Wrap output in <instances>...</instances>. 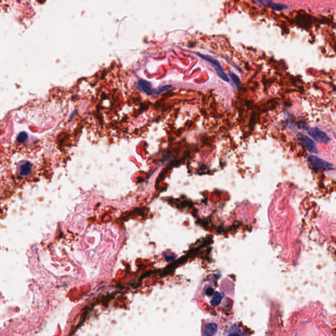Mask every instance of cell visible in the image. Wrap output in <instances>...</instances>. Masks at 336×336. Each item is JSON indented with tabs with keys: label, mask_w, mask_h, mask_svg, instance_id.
<instances>
[{
	"label": "cell",
	"mask_w": 336,
	"mask_h": 336,
	"mask_svg": "<svg viewBox=\"0 0 336 336\" xmlns=\"http://www.w3.org/2000/svg\"><path fill=\"white\" fill-rule=\"evenodd\" d=\"M217 326L214 323H210L207 324L204 328V335H213L217 333Z\"/></svg>",
	"instance_id": "cell-5"
},
{
	"label": "cell",
	"mask_w": 336,
	"mask_h": 336,
	"mask_svg": "<svg viewBox=\"0 0 336 336\" xmlns=\"http://www.w3.org/2000/svg\"><path fill=\"white\" fill-rule=\"evenodd\" d=\"M230 76H231V78L232 79V81L234 82V83L236 84V86L239 87L240 85V78L235 74H234V73H230Z\"/></svg>",
	"instance_id": "cell-8"
},
{
	"label": "cell",
	"mask_w": 336,
	"mask_h": 336,
	"mask_svg": "<svg viewBox=\"0 0 336 336\" xmlns=\"http://www.w3.org/2000/svg\"><path fill=\"white\" fill-rule=\"evenodd\" d=\"M214 290L212 289L211 288H208L206 290V294L208 296H210V295H212L214 294Z\"/></svg>",
	"instance_id": "cell-9"
},
{
	"label": "cell",
	"mask_w": 336,
	"mask_h": 336,
	"mask_svg": "<svg viewBox=\"0 0 336 336\" xmlns=\"http://www.w3.org/2000/svg\"><path fill=\"white\" fill-rule=\"evenodd\" d=\"M213 297L211 300V304L213 306H217L220 304V303L222 300V296L219 292H214V294L212 295Z\"/></svg>",
	"instance_id": "cell-6"
},
{
	"label": "cell",
	"mask_w": 336,
	"mask_h": 336,
	"mask_svg": "<svg viewBox=\"0 0 336 336\" xmlns=\"http://www.w3.org/2000/svg\"><path fill=\"white\" fill-rule=\"evenodd\" d=\"M271 5L273 9H275V10H278V11H281V10H283L284 9H287V6H286L285 5H283V4H278V3H272Z\"/></svg>",
	"instance_id": "cell-7"
},
{
	"label": "cell",
	"mask_w": 336,
	"mask_h": 336,
	"mask_svg": "<svg viewBox=\"0 0 336 336\" xmlns=\"http://www.w3.org/2000/svg\"><path fill=\"white\" fill-rule=\"evenodd\" d=\"M308 133L313 139L316 141L321 142V143H328L330 141V138L326 133H324L322 130L319 128H311L308 131Z\"/></svg>",
	"instance_id": "cell-3"
},
{
	"label": "cell",
	"mask_w": 336,
	"mask_h": 336,
	"mask_svg": "<svg viewBox=\"0 0 336 336\" xmlns=\"http://www.w3.org/2000/svg\"><path fill=\"white\" fill-rule=\"evenodd\" d=\"M309 161L313 167L316 169L320 170H331L333 166L330 162H328L325 160L321 159L319 157L315 156H310L309 157Z\"/></svg>",
	"instance_id": "cell-2"
},
{
	"label": "cell",
	"mask_w": 336,
	"mask_h": 336,
	"mask_svg": "<svg viewBox=\"0 0 336 336\" xmlns=\"http://www.w3.org/2000/svg\"><path fill=\"white\" fill-rule=\"evenodd\" d=\"M299 139L301 143L310 152L314 153V154H317V153L319 152V151H318V148L316 147L315 143L312 139H310L309 137L303 135H299Z\"/></svg>",
	"instance_id": "cell-4"
},
{
	"label": "cell",
	"mask_w": 336,
	"mask_h": 336,
	"mask_svg": "<svg viewBox=\"0 0 336 336\" xmlns=\"http://www.w3.org/2000/svg\"><path fill=\"white\" fill-rule=\"evenodd\" d=\"M198 55L201 58H202L203 59L206 60L207 62H209V63L213 66V67L215 68V71H216L217 75L219 76V77L221 78L222 79H223L224 81H225L226 82H229V79L228 78V76H226V74L224 72L223 70H222V68L221 67V64H219V62L216 59H215V58H213L212 57L209 56V55H206V54H198Z\"/></svg>",
	"instance_id": "cell-1"
}]
</instances>
